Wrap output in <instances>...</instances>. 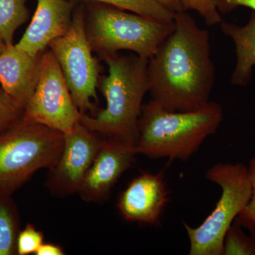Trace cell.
<instances>
[{
	"mask_svg": "<svg viewBox=\"0 0 255 255\" xmlns=\"http://www.w3.org/2000/svg\"><path fill=\"white\" fill-rule=\"evenodd\" d=\"M173 22L148 60L151 100L172 112L197 110L209 103L215 84L211 36L187 11L175 13Z\"/></svg>",
	"mask_w": 255,
	"mask_h": 255,
	"instance_id": "1",
	"label": "cell"
},
{
	"mask_svg": "<svg viewBox=\"0 0 255 255\" xmlns=\"http://www.w3.org/2000/svg\"><path fill=\"white\" fill-rule=\"evenodd\" d=\"M108 75L99 81L106 107L97 115L83 114L80 123L105 138L135 147L144 97L149 92L148 60L138 55L102 53Z\"/></svg>",
	"mask_w": 255,
	"mask_h": 255,
	"instance_id": "2",
	"label": "cell"
},
{
	"mask_svg": "<svg viewBox=\"0 0 255 255\" xmlns=\"http://www.w3.org/2000/svg\"><path fill=\"white\" fill-rule=\"evenodd\" d=\"M223 119L222 107L211 101L197 110L172 112L150 100L142 105L134 149L137 155L152 159L187 161L216 132Z\"/></svg>",
	"mask_w": 255,
	"mask_h": 255,
	"instance_id": "3",
	"label": "cell"
},
{
	"mask_svg": "<svg viewBox=\"0 0 255 255\" xmlns=\"http://www.w3.org/2000/svg\"><path fill=\"white\" fill-rule=\"evenodd\" d=\"M65 135L22 117L0 133V195H9L41 169H51Z\"/></svg>",
	"mask_w": 255,
	"mask_h": 255,
	"instance_id": "4",
	"label": "cell"
},
{
	"mask_svg": "<svg viewBox=\"0 0 255 255\" xmlns=\"http://www.w3.org/2000/svg\"><path fill=\"white\" fill-rule=\"evenodd\" d=\"M174 28L173 21L154 19L110 5L92 10L86 22L92 51L130 50L149 60Z\"/></svg>",
	"mask_w": 255,
	"mask_h": 255,
	"instance_id": "5",
	"label": "cell"
},
{
	"mask_svg": "<svg viewBox=\"0 0 255 255\" xmlns=\"http://www.w3.org/2000/svg\"><path fill=\"white\" fill-rule=\"evenodd\" d=\"M205 177L221 187V195L200 226L192 228L184 223L190 243L189 255H223L228 229L251 199L248 167L241 162L218 163L208 169Z\"/></svg>",
	"mask_w": 255,
	"mask_h": 255,
	"instance_id": "6",
	"label": "cell"
},
{
	"mask_svg": "<svg viewBox=\"0 0 255 255\" xmlns=\"http://www.w3.org/2000/svg\"><path fill=\"white\" fill-rule=\"evenodd\" d=\"M59 63L75 105L82 114L95 110L98 102L99 65L87 38L86 21L82 11L73 16L66 34L50 43Z\"/></svg>",
	"mask_w": 255,
	"mask_h": 255,
	"instance_id": "7",
	"label": "cell"
},
{
	"mask_svg": "<svg viewBox=\"0 0 255 255\" xmlns=\"http://www.w3.org/2000/svg\"><path fill=\"white\" fill-rule=\"evenodd\" d=\"M82 115L53 52L43 51L38 83L23 111L22 119L65 135L80 123Z\"/></svg>",
	"mask_w": 255,
	"mask_h": 255,
	"instance_id": "8",
	"label": "cell"
},
{
	"mask_svg": "<svg viewBox=\"0 0 255 255\" xmlns=\"http://www.w3.org/2000/svg\"><path fill=\"white\" fill-rule=\"evenodd\" d=\"M103 140L80 122L65 134L59 159L48 169L46 184L53 195L63 197L78 192Z\"/></svg>",
	"mask_w": 255,
	"mask_h": 255,
	"instance_id": "9",
	"label": "cell"
},
{
	"mask_svg": "<svg viewBox=\"0 0 255 255\" xmlns=\"http://www.w3.org/2000/svg\"><path fill=\"white\" fill-rule=\"evenodd\" d=\"M134 146L105 138L78 191L86 202L107 200L119 178L135 162Z\"/></svg>",
	"mask_w": 255,
	"mask_h": 255,
	"instance_id": "10",
	"label": "cell"
},
{
	"mask_svg": "<svg viewBox=\"0 0 255 255\" xmlns=\"http://www.w3.org/2000/svg\"><path fill=\"white\" fill-rule=\"evenodd\" d=\"M169 192L163 171L144 172L133 178L119 196L117 207L126 221L141 224H159Z\"/></svg>",
	"mask_w": 255,
	"mask_h": 255,
	"instance_id": "11",
	"label": "cell"
},
{
	"mask_svg": "<svg viewBox=\"0 0 255 255\" xmlns=\"http://www.w3.org/2000/svg\"><path fill=\"white\" fill-rule=\"evenodd\" d=\"M72 10L68 0H38L31 21L15 46L32 56L41 55L52 41L69 31Z\"/></svg>",
	"mask_w": 255,
	"mask_h": 255,
	"instance_id": "12",
	"label": "cell"
},
{
	"mask_svg": "<svg viewBox=\"0 0 255 255\" xmlns=\"http://www.w3.org/2000/svg\"><path fill=\"white\" fill-rule=\"evenodd\" d=\"M41 54L32 56L14 44L7 45L0 53V87L21 110L36 89Z\"/></svg>",
	"mask_w": 255,
	"mask_h": 255,
	"instance_id": "13",
	"label": "cell"
},
{
	"mask_svg": "<svg viewBox=\"0 0 255 255\" xmlns=\"http://www.w3.org/2000/svg\"><path fill=\"white\" fill-rule=\"evenodd\" d=\"M220 28L236 47V65L231 81L236 86L246 87L251 82L255 65V12L245 26L222 21Z\"/></svg>",
	"mask_w": 255,
	"mask_h": 255,
	"instance_id": "14",
	"label": "cell"
},
{
	"mask_svg": "<svg viewBox=\"0 0 255 255\" xmlns=\"http://www.w3.org/2000/svg\"><path fill=\"white\" fill-rule=\"evenodd\" d=\"M26 0H0V37L13 44L15 32L29 17Z\"/></svg>",
	"mask_w": 255,
	"mask_h": 255,
	"instance_id": "15",
	"label": "cell"
},
{
	"mask_svg": "<svg viewBox=\"0 0 255 255\" xmlns=\"http://www.w3.org/2000/svg\"><path fill=\"white\" fill-rule=\"evenodd\" d=\"M114 6L146 17L163 21H173L174 13L155 0H89Z\"/></svg>",
	"mask_w": 255,
	"mask_h": 255,
	"instance_id": "16",
	"label": "cell"
},
{
	"mask_svg": "<svg viewBox=\"0 0 255 255\" xmlns=\"http://www.w3.org/2000/svg\"><path fill=\"white\" fill-rule=\"evenodd\" d=\"M5 196L0 195V255H11L16 252L17 223Z\"/></svg>",
	"mask_w": 255,
	"mask_h": 255,
	"instance_id": "17",
	"label": "cell"
},
{
	"mask_svg": "<svg viewBox=\"0 0 255 255\" xmlns=\"http://www.w3.org/2000/svg\"><path fill=\"white\" fill-rule=\"evenodd\" d=\"M223 255H255V235H246L236 219L225 236Z\"/></svg>",
	"mask_w": 255,
	"mask_h": 255,
	"instance_id": "18",
	"label": "cell"
},
{
	"mask_svg": "<svg viewBox=\"0 0 255 255\" xmlns=\"http://www.w3.org/2000/svg\"><path fill=\"white\" fill-rule=\"evenodd\" d=\"M185 11L198 13L208 26L219 25L223 21L218 9V0H181Z\"/></svg>",
	"mask_w": 255,
	"mask_h": 255,
	"instance_id": "19",
	"label": "cell"
},
{
	"mask_svg": "<svg viewBox=\"0 0 255 255\" xmlns=\"http://www.w3.org/2000/svg\"><path fill=\"white\" fill-rule=\"evenodd\" d=\"M43 234L34 226L27 224L18 233L16 241V253L18 255L36 254L43 243Z\"/></svg>",
	"mask_w": 255,
	"mask_h": 255,
	"instance_id": "20",
	"label": "cell"
},
{
	"mask_svg": "<svg viewBox=\"0 0 255 255\" xmlns=\"http://www.w3.org/2000/svg\"><path fill=\"white\" fill-rule=\"evenodd\" d=\"M248 167L252 186L251 199L236 220L243 228L255 235V156L251 159Z\"/></svg>",
	"mask_w": 255,
	"mask_h": 255,
	"instance_id": "21",
	"label": "cell"
},
{
	"mask_svg": "<svg viewBox=\"0 0 255 255\" xmlns=\"http://www.w3.org/2000/svg\"><path fill=\"white\" fill-rule=\"evenodd\" d=\"M22 114L0 87V133L19 120Z\"/></svg>",
	"mask_w": 255,
	"mask_h": 255,
	"instance_id": "22",
	"label": "cell"
},
{
	"mask_svg": "<svg viewBox=\"0 0 255 255\" xmlns=\"http://www.w3.org/2000/svg\"><path fill=\"white\" fill-rule=\"evenodd\" d=\"M240 6H246L255 11V0H218L220 13L227 14Z\"/></svg>",
	"mask_w": 255,
	"mask_h": 255,
	"instance_id": "23",
	"label": "cell"
},
{
	"mask_svg": "<svg viewBox=\"0 0 255 255\" xmlns=\"http://www.w3.org/2000/svg\"><path fill=\"white\" fill-rule=\"evenodd\" d=\"M36 255H65L63 248L57 245L50 243H43L36 252Z\"/></svg>",
	"mask_w": 255,
	"mask_h": 255,
	"instance_id": "24",
	"label": "cell"
},
{
	"mask_svg": "<svg viewBox=\"0 0 255 255\" xmlns=\"http://www.w3.org/2000/svg\"><path fill=\"white\" fill-rule=\"evenodd\" d=\"M155 1L174 14L185 11L181 0H155Z\"/></svg>",
	"mask_w": 255,
	"mask_h": 255,
	"instance_id": "25",
	"label": "cell"
},
{
	"mask_svg": "<svg viewBox=\"0 0 255 255\" xmlns=\"http://www.w3.org/2000/svg\"><path fill=\"white\" fill-rule=\"evenodd\" d=\"M6 46H7V45L4 43V41H3V40L1 39V37H0V53L5 49Z\"/></svg>",
	"mask_w": 255,
	"mask_h": 255,
	"instance_id": "26",
	"label": "cell"
}]
</instances>
